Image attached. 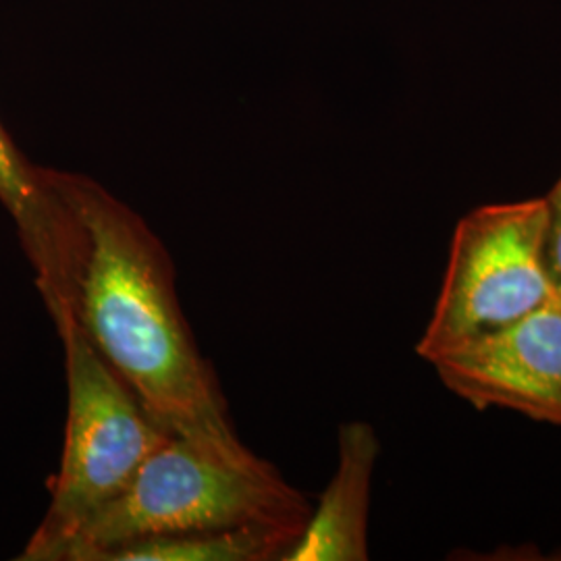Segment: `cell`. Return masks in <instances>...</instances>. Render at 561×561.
<instances>
[{
	"instance_id": "1",
	"label": "cell",
	"mask_w": 561,
	"mask_h": 561,
	"mask_svg": "<svg viewBox=\"0 0 561 561\" xmlns=\"http://www.w3.org/2000/svg\"><path fill=\"white\" fill-rule=\"evenodd\" d=\"M48 175L81 231L71 321L164 433L225 460H259L238 437L183 317L175 266L159 236L99 181L57 169Z\"/></svg>"
},
{
	"instance_id": "2",
	"label": "cell",
	"mask_w": 561,
	"mask_h": 561,
	"mask_svg": "<svg viewBox=\"0 0 561 561\" xmlns=\"http://www.w3.org/2000/svg\"><path fill=\"white\" fill-rule=\"evenodd\" d=\"M312 505L275 466L213 456L167 437L127 489L81 524L57 561H102L129 542L264 524L304 533Z\"/></svg>"
},
{
	"instance_id": "3",
	"label": "cell",
	"mask_w": 561,
	"mask_h": 561,
	"mask_svg": "<svg viewBox=\"0 0 561 561\" xmlns=\"http://www.w3.org/2000/svg\"><path fill=\"white\" fill-rule=\"evenodd\" d=\"M67 375V426L50 503L20 561H57L92 514L119 497L141 463L171 437L102 360L80 324L60 327Z\"/></svg>"
},
{
	"instance_id": "4",
	"label": "cell",
	"mask_w": 561,
	"mask_h": 561,
	"mask_svg": "<svg viewBox=\"0 0 561 561\" xmlns=\"http://www.w3.org/2000/svg\"><path fill=\"white\" fill-rule=\"evenodd\" d=\"M545 198L486 204L456 225L435 310L416 354L502 329L558 296L547 266Z\"/></svg>"
},
{
	"instance_id": "5",
	"label": "cell",
	"mask_w": 561,
	"mask_h": 561,
	"mask_svg": "<svg viewBox=\"0 0 561 561\" xmlns=\"http://www.w3.org/2000/svg\"><path fill=\"white\" fill-rule=\"evenodd\" d=\"M443 385L479 410L502 408L561 428V296L435 356Z\"/></svg>"
},
{
	"instance_id": "6",
	"label": "cell",
	"mask_w": 561,
	"mask_h": 561,
	"mask_svg": "<svg viewBox=\"0 0 561 561\" xmlns=\"http://www.w3.org/2000/svg\"><path fill=\"white\" fill-rule=\"evenodd\" d=\"M0 204L18 227L42 301L59 329L73 314L80 225L60 201L48 167L30 161L0 121Z\"/></svg>"
},
{
	"instance_id": "7",
	"label": "cell",
	"mask_w": 561,
	"mask_h": 561,
	"mask_svg": "<svg viewBox=\"0 0 561 561\" xmlns=\"http://www.w3.org/2000/svg\"><path fill=\"white\" fill-rule=\"evenodd\" d=\"M337 445V470L283 561L368 560L370 489L381 445L362 421L341 424Z\"/></svg>"
},
{
	"instance_id": "8",
	"label": "cell",
	"mask_w": 561,
	"mask_h": 561,
	"mask_svg": "<svg viewBox=\"0 0 561 561\" xmlns=\"http://www.w3.org/2000/svg\"><path fill=\"white\" fill-rule=\"evenodd\" d=\"M300 533L248 524L129 542L102 561H283Z\"/></svg>"
},
{
	"instance_id": "9",
	"label": "cell",
	"mask_w": 561,
	"mask_h": 561,
	"mask_svg": "<svg viewBox=\"0 0 561 561\" xmlns=\"http://www.w3.org/2000/svg\"><path fill=\"white\" fill-rule=\"evenodd\" d=\"M547 204V266L556 291L561 296V178L545 196Z\"/></svg>"
}]
</instances>
